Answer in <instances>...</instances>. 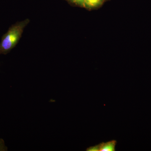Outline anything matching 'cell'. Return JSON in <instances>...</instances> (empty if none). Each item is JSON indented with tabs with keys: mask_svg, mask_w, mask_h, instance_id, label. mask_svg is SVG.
I'll return each mask as SVG.
<instances>
[{
	"mask_svg": "<svg viewBox=\"0 0 151 151\" xmlns=\"http://www.w3.org/2000/svg\"><path fill=\"white\" fill-rule=\"evenodd\" d=\"M71 1L76 4L84 6L85 0H71Z\"/></svg>",
	"mask_w": 151,
	"mask_h": 151,
	"instance_id": "5b68a950",
	"label": "cell"
},
{
	"mask_svg": "<svg viewBox=\"0 0 151 151\" xmlns=\"http://www.w3.org/2000/svg\"><path fill=\"white\" fill-rule=\"evenodd\" d=\"M117 142L115 140L107 142H102L86 149L87 151H115Z\"/></svg>",
	"mask_w": 151,
	"mask_h": 151,
	"instance_id": "7a4b0ae2",
	"label": "cell"
},
{
	"mask_svg": "<svg viewBox=\"0 0 151 151\" xmlns=\"http://www.w3.org/2000/svg\"><path fill=\"white\" fill-rule=\"evenodd\" d=\"M7 151V148L5 145L3 139H0V151Z\"/></svg>",
	"mask_w": 151,
	"mask_h": 151,
	"instance_id": "277c9868",
	"label": "cell"
},
{
	"mask_svg": "<svg viewBox=\"0 0 151 151\" xmlns=\"http://www.w3.org/2000/svg\"><path fill=\"white\" fill-rule=\"evenodd\" d=\"M103 0H85L84 7L88 8L96 7L101 4Z\"/></svg>",
	"mask_w": 151,
	"mask_h": 151,
	"instance_id": "3957f363",
	"label": "cell"
},
{
	"mask_svg": "<svg viewBox=\"0 0 151 151\" xmlns=\"http://www.w3.org/2000/svg\"><path fill=\"white\" fill-rule=\"evenodd\" d=\"M30 21L26 19L13 25L2 38L0 42V55L6 54L17 45L20 39L24 29Z\"/></svg>",
	"mask_w": 151,
	"mask_h": 151,
	"instance_id": "6da1fadb",
	"label": "cell"
}]
</instances>
